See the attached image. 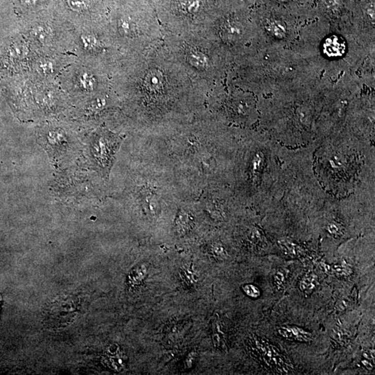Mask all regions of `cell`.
I'll list each match as a JSON object with an SVG mask.
<instances>
[{"mask_svg":"<svg viewBox=\"0 0 375 375\" xmlns=\"http://www.w3.org/2000/svg\"><path fill=\"white\" fill-rule=\"evenodd\" d=\"M250 345L256 357L272 370L281 373H288L291 370L293 365L291 362L283 357L275 346L257 337L251 338Z\"/></svg>","mask_w":375,"mask_h":375,"instance_id":"cell-1","label":"cell"},{"mask_svg":"<svg viewBox=\"0 0 375 375\" xmlns=\"http://www.w3.org/2000/svg\"><path fill=\"white\" fill-rule=\"evenodd\" d=\"M117 148L116 141L103 137L95 141L91 151L98 165L105 169L111 166Z\"/></svg>","mask_w":375,"mask_h":375,"instance_id":"cell-2","label":"cell"},{"mask_svg":"<svg viewBox=\"0 0 375 375\" xmlns=\"http://www.w3.org/2000/svg\"><path fill=\"white\" fill-rule=\"evenodd\" d=\"M278 332L284 338L300 341V342H309L312 340V334L309 331L304 330L302 328L295 326H284L278 329Z\"/></svg>","mask_w":375,"mask_h":375,"instance_id":"cell-3","label":"cell"},{"mask_svg":"<svg viewBox=\"0 0 375 375\" xmlns=\"http://www.w3.org/2000/svg\"><path fill=\"white\" fill-rule=\"evenodd\" d=\"M50 26L45 23L36 24L32 28L31 36L38 42L41 43H48L52 37V31Z\"/></svg>","mask_w":375,"mask_h":375,"instance_id":"cell-4","label":"cell"},{"mask_svg":"<svg viewBox=\"0 0 375 375\" xmlns=\"http://www.w3.org/2000/svg\"><path fill=\"white\" fill-rule=\"evenodd\" d=\"M344 50V43L338 38L333 37L328 39L325 45V51L330 56H340Z\"/></svg>","mask_w":375,"mask_h":375,"instance_id":"cell-5","label":"cell"},{"mask_svg":"<svg viewBox=\"0 0 375 375\" xmlns=\"http://www.w3.org/2000/svg\"><path fill=\"white\" fill-rule=\"evenodd\" d=\"M77 84L82 90L92 91L97 86V80L93 75L87 72H83L77 76Z\"/></svg>","mask_w":375,"mask_h":375,"instance_id":"cell-6","label":"cell"},{"mask_svg":"<svg viewBox=\"0 0 375 375\" xmlns=\"http://www.w3.org/2000/svg\"><path fill=\"white\" fill-rule=\"evenodd\" d=\"M213 330H214L215 346L217 348L222 349L224 351H227V343H226L225 336L222 330H220V325L218 322H214Z\"/></svg>","mask_w":375,"mask_h":375,"instance_id":"cell-7","label":"cell"},{"mask_svg":"<svg viewBox=\"0 0 375 375\" xmlns=\"http://www.w3.org/2000/svg\"><path fill=\"white\" fill-rule=\"evenodd\" d=\"M317 277L314 274L306 275L302 280L301 281L300 288L301 291L308 293L312 292L317 286L318 279Z\"/></svg>","mask_w":375,"mask_h":375,"instance_id":"cell-8","label":"cell"},{"mask_svg":"<svg viewBox=\"0 0 375 375\" xmlns=\"http://www.w3.org/2000/svg\"><path fill=\"white\" fill-rule=\"evenodd\" d=\"M82 44L84 45V48L87 50H94L97 48L98 41L97 39L93 35H84L81 37Z\"/></svg>","mask_w":375,"mask_h":375,"instance_id":"cell-9","label":"cell"},{"mask_svg":"<svg viewBox=\"0 0 375 375\" xmlns=\"http://www.w3.org/2000/svg\"><path fill=\"white\" fill-rule=\"evenodd\" d=\"M37 71L43 75L52 74L54 71V63L48 60L41 61L40 63H38Z\"/></svg>","mask_w":375,"mask_h":375,"instance_id":"cell-10","label":"cell"},{"mask_svg":"<svg viewBox=\"0 0 375 375\" xmlns=\"http://www.w3.org/2000/svg\"><path fill=\"white\" fill-rule=\"evenodd\" d=\"M11 54L15 57H24L27 54V47L23 44L15 45L11 48Z\"/></svg>","mask_w":375,"mask_h":375,"instance_id":"cell-11","label":"cell"},{"mask_svg":"<svg viewBox=\"0 0 375 375\" xmlns=\"http://www.w3.org/2000/svg\"><path fill=\"white\" fill-rule=\"evenodd\" d=\"M133 24L128 19L122 18L119 21V29L125 35H131L133 31Z\"/></svg>","mask_w":375,"mask_h":375,"instance_id":"cell-12","label":"cell"},{"mask_svg":"<svg viewBox=\"0 0 375 375\" xmlns=\"http://www.w3.org/2000/svg\"><path fill=\"white\" fill-rule=\"evenodd\" d=\"M274 283L279 290L282 289L285 284V275L284 271L278 269L274 275Z\"/></svg>","mask_w":375,"mask_h":375,"instance_id":"cell-13","label":"cell"},{"mask_svg":"<svg viewBox=\"0 0 375 375\" xmlns=\"http://www.w3.org/2000/svg\"><path fill=\"white\" fill-rule=\"evenodd\" d=\"M243 288L245 293L252 298H258L261 295L259 288L255 286L252 285V284H247V285L243 286Z\"/></svg>","mask_w":375,"mask_h":375,"instance_id":"cell-14","label":"cell"},{"mask_svg":"<svg viewBox=\"0 0 375 375\" xmlns=\"http://www.w3.org/2000/svg\"><path fill=\"white\" fill-rule=\"evenodd\" d=\"M350 272H351L350 269L347 268L345 265H342L336 268V273H338L339 275H346V274H350Z\"/></svg>","mask_w":375,"mask_h":375,"instance_id":"cell-15","label":"cell"}]
</instances>
